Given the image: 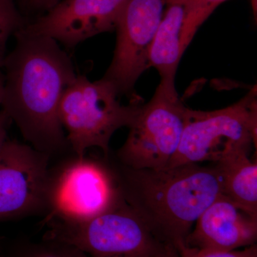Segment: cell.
I'll list each match as a JSON object with an SVG mask.
<instances>
[{"instance_id": "1", "label": "cell", "mask_w": 257, "mask_h": 257, "mask_svg": "<svg viewBox=\"0 0 257 257\" xmlns=\"http://www.w3.org/2000/svg\"><path fill=\"white\" fill-rule=\"evenodd\" d=\"M6 55L3 112L37 151L47 155L68 145L59 117L61 99L77 74L69 56L50 37L20 29Z\"/></svg>"}, {"instance_id": "2", "label": "cell", "mask_w": 257, "mask_h": 257, "mask_svg": "<svg viewBox=\"0 0 257 257\" xmlns=\"http://www.w3.org/2000/svg\"><path fill=\"white\" fill-rule=\"evenodd\" d=\"M116 172L124 200L165 244L177 252L201 214L223 194L215 165L185 164L161 170Z\"/></svg>"}, {"instance_id": "3", "label": "cell", "mask_w": 257, "mask_h": 257, "mask_svg": "<svg viewBox=\"0 0 257 257\" xmlns=\"http://www.w3.org/2000/svg\"><path fill=\"white\" fill-rule=\"evenodd\" d=\"M119 96L114 84L104 77L91 82L84 76H77L66 89L59 117L76 156L84 157L88 149L99 147L108 157L115 132L133 122L142 103L133 101L124 105Z\"/></svg>"}, {"instance_id": "4", "label": "cell", "mask_w": 257, "mask_h": 257, "mask_svg": "<svg viewBox=\"0 0 257 257\" xmlns=\"http://www.w3.org/2000/svg\"><path fill=\"white\" fill-rule=\"evenodd\" d=\"M47 224L50 229L45 239L69 243L90 257H152L178 253L157 236L124 199L88 220L51 221Z\"/></svg>"}, {"instance_id": "5", "label": "cell", "mask_w": 257, "mask_h": 257, "mask_svg": "<svg viewBox=\"0 0 257 257\" xmlns=\"http://www.w3.org/2000/svg\"><path fill=\"white\" fill-rule=\"evenodd\" d=\"M257 103L253 89L239 101L224 109H187L185 124L175 156L168 167L216 164L256 147Z\"/></svg>"}, {"instance_id": "6", "label": "cell", "mask_w": 257, "mask_h": 257, "mask_svg": "<svg viewBox=\"0 0 257 257\" xmlns=\"http://www.w3.org/2000/svg\"><path fill=\"white\" fill-rule=\"evenodd\" d=\"M188 108L179 97L175 82L161 80L147 104H142L123 146L121 165L132 169L161 170L168 167L178 149Z\"/></svg>"}, {"instance_id": "7", "label": "cell", "mask_w": 257, "mask_h": 257, "mask_svg": "<svg viewBox=\"0 0 257 257\" xmlns=\"http://www.w3.org/2000/svg\"><path fill=\"white\" fill-rule=\"evenodd\" d=\"M123 199L116 171L85 155L76 156L55 175L50 174L45 223L88 220Z\"/></svg>"}, {"instance_id": "8", "label": "cell", "mask_w": 257, "mask_h": 257, "mask_svg": "<svg viewBox=\"0 0 257 257\" xmlns=\"http://www.w3.org/2000/svg\"><path fill=\"white\" fill-rule=\"evenodd\" d=\"M167 0H127L116 25L114 57L104 78L119 95L133 94L135 83L150 68V52Z\"/></svg>"}, {"instance_id": "9", "label": "cell", "mask_w": 257, "mask_h": 257, "mask_svg": "<svg viewBox=\"0 0 257 257\" xmlns=\"http://www.w3.org/2000/svg\"><path fill=\"white\" fill-rule=\"evenodd\" d=\"M50 155L5 141L0 151V220L46 210Z\"/></svg>"}, {"instance_id": "10", "label": "cell", "mask_w": 257, "mask_h": 257, "mask_svg": "<svg viewBox=\"0 0 257 257\" xmlns=\"http://www.w3.org/2000/svg\"><path fill=\"white\" fill-rule=\"evenodd\" d=\"M127 0H61L45 16L23 30L74 47L91 37L112 31Z\"/></svg>"}, {"instance_id": "11", "label": "cell", "mask_w": 257, "mask_h": 257, "mask_svg": "<svg viewBox=\"0 0 257 257\" xmlns=\"http://www.w3.org/2000/svg\"><path fill=\"white\" fill-rule=\"evenodd\" d=\"M256 216L240 209L221 194L196 221L186 246L232 251L256 244Z\"/></svg>"}, {"instance_id": "12", "label": "cell", "mask_w": 257, "mask_h": 257, "mask_svg": "<svg viewBox=\"0 0 257 257\" xmlns=\"http://www.w3.org/2000/svg\"><path fill=\"white\" fill-rule=\"evenodd\" d=\"M211 15L183 0H167L150 52V67L158 71L161 80L175 82L184 51Z\"/></svg>"}, {"instance_id": "13", "label": "cell", "mask_w": 257, "mask_h": 257, "mask_svg": "<svg viewBox=\"0 0 257 257\" xmlns=\"http://www.w3.org/2000/svg\"><path fill=\"white\" fill-rule=\"evenodd\" d=\"M249 154L239 153L214 164L223 194L248 214L257 217V162Z\"/></svg>"}, {"instance_id": "14", "label": "cell", "mask_w": 257, "mask_h": 257, "mask_svg": "<svg viewBox=\"0 0 257 257\" xmlns=\"http://www.w3.org/2000/svg\"><path fill=\"white\" fill-rule=\"evenodd\" d=\"M22 26L21 18L13 0H0V69L6 57L8 42Z\"/></svg>"}, {"instance_id": "15", "label": "cell", "mask_w": 257, "mask_h": 257, "mask_svg": "<svg viewBox=\"0 0 257 257\" xmlns=\"http://www.w3.org/2000/svg\"><path fill=\"white\" fill-rule=\"evenodd\" d=\"M16 257H90L82 250L55 240L45 239L43 243L31 245Z\"/></svg>"}, {"instance_id": "16", "label": "cell", "mask_w": 257, "mask_h": 257, "mask_svg": "<svg viewBox=\"0 0 257 257\" xmlns=\"http://www.w3.org/2000/svg\"><path fill=\"white\" fill-rule=\"evenodd\" d=\"M177 257H257V245L232 251L198 249L186 246Z\"/></svg>"}, {"instance_id": "17", "label": "cell", "mask_w": 257, "mask_h": 257, "mask_svg": "<svg viewBox=\"0 0 257 257\" xmlns=\"http://www.w3.org/2000/svg\"><path fill=\"white\" fill-rule=\"evenodd\" d=\"M183 1L190 3L197 8L207 10L211 14L218 6L226 0H183Z\"/></svg>"}, {"instance_id": "18", "label": "cell", "mask_w": 257, "mask_h": 257, "mask_svg": "<svg viewBox=\"0 0 257 257\" xmlns=\"http://www.w3.org/2000/svg\"><path fill=\"white\" fill-rule=\"evenodd\" d=\"M8 119L6 115L2 111L0 113V151L7 140L6 122Z\"/></svg>"}, {"instance_id": "19", "label": "cell", "mask_w": 257, "mask_h": 257, "mask_svg": "<svg viewBox=\"0 0 257 257\" xmlns=\"http://www.w3.org/2000/svg\"><path fill=\"white\" fill-rule=\"evenodd\" d=\"M61 0H32L33 4L39 8L50 9Z\"/></svg>"}, {"instance_id": "20", "label": "cell", "mask_w": 257, "mask_h": 257, "mask_svg": "<svg viewBox=\"0 0 257 257\" xmlns=\"http://www.w3.org/2000/svg\"><path fill=\"white\" fill-rule=\"evenodd\" d=\"M5 76L0 69V106L2 104L3 98V92H4Z\"/></svg>"}, {"instance_id": "21", "label": "cell", "mask_w": 257, "mask_h": 257, "mask_svg": "<svg viewBox=\"0 0 257 257\" xmlns=\"http://www.w3.org/2000/svg\"><path fill=\"white\" fill-rule=\"evenodd\" d=\"M179 253L176 252L165 253V254L160 255V256H152V257H177L178 256Z\"/></svg>"}]
</instances>
